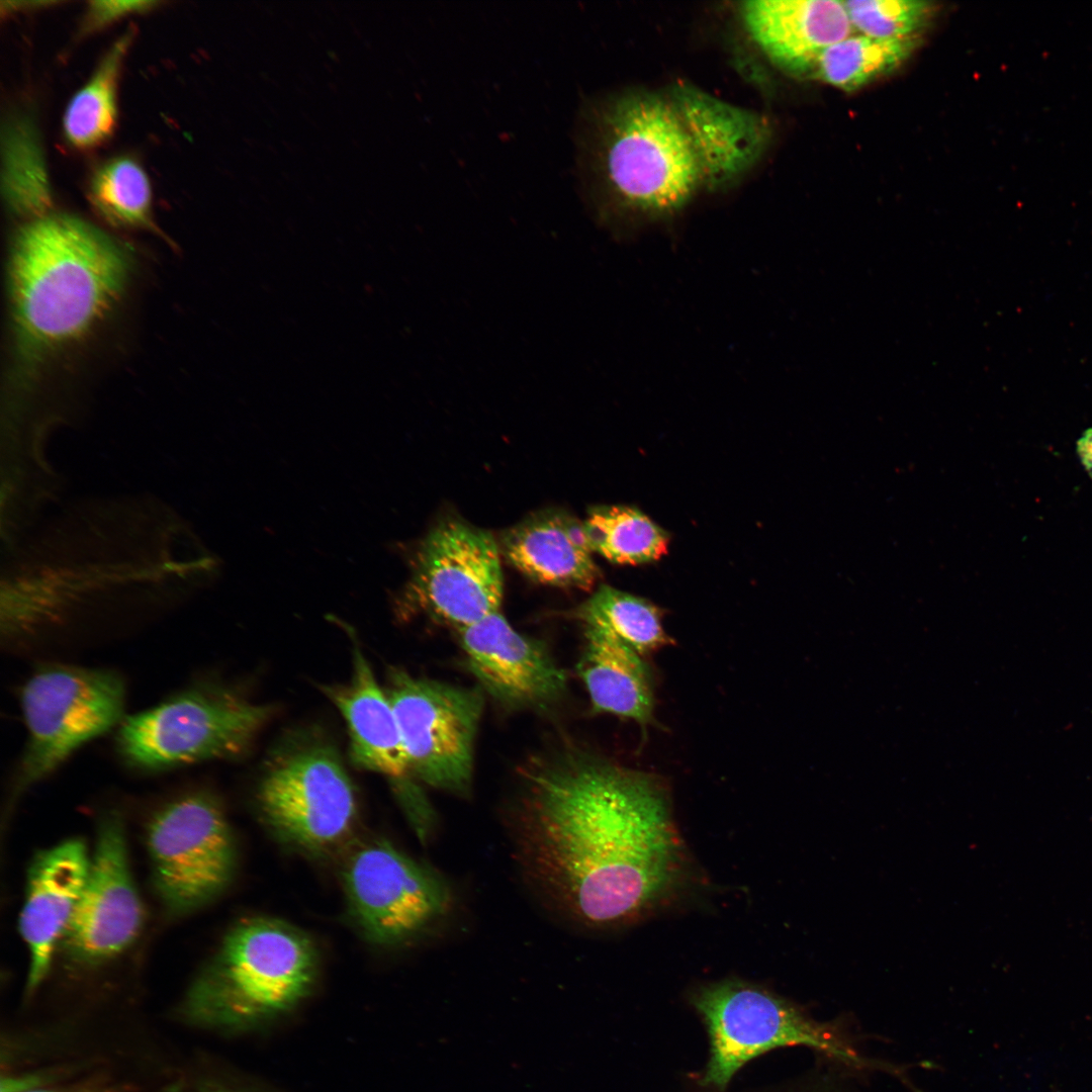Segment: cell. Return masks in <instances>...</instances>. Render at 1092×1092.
<instances>
[{
    "label": "cell",
    "instance_id": "cell-25",
    "mask_svg": "<svg viewBox=\"0 0 1092 1092\" xmlns=\"http://www.w3.org/2000/svg\"><path fill=\"white\" fill-rule=\"evenodd\" d=\"M3 189L12 210L31 219L52 206L44 161L32 126L24 121L8 125L3 143Z\"/></svg>",
    "mask_w": 1092,
    "mask_h": 1092
},
{
    "label": "cell",
    "instance_id": "cell-18",
    "mask_svg": "<svg viewBox=\"0 0 1092 1092\" xmlns=\"http://www.w3.org/2000/svg\"><path fill=\"white\" fill-rule=\"evenodd\" d=\"M352 643L349 682L323 691L347 723L352 762L393 780L404 779L410 770L391 702L354 637Z\"/></svg>",
    "mask_w": 1092,
    "mask_h": 1092
},
{
    "label": "cell",
    "instance_id": "cell-15",
    "mask_svg": "<svg viewBox=\"0 0 1092 1092\" xmlns=\"http://www.w3.org/2000/svg\"><path fill=\"white\" fill-rule=\"evenodd\" d=\"M90 864L91 854L77 838L37 852L29 864L19 916V931L29 951V993L50 970L55 948L77 910Z\"/></svg>",
    "mask_w": 1092,
    "mask_h": 1092
},
{
    "label": "cell",
    "instance_id": "cell-27",
    "mask_svg": "<svg viewBox=\"0 0 1092 1092\" xmlns=\"http://www.w3.org/2000/svg\"><path fill=\"white\" fill-rule=\"evenodd\" d=\"M843 4L854 30L878 38L916 36L934 11L930 2L920 0H848Z\"/></svg>",
    "mask_w": 1092,
    "mask_h": 1092
},
{
    "label": "cell",
    "instance_id": "cell-10",
    "mask_svg": "<svg viewBox=\"0 0 1092 1092\" xmlns=\"http://www.w3.org/2000/svg\"><path fill=\"white\" fill-rule=\"evenodd\" d=\"M401 596L405 612L422 614L458 632L499 612L500 549L486 531L445 521L422 540Z\"/></svg>",
    "mask_w": 1092,
    "mask_h": 1092
},
{
    "label": "cell",
    "instance_id": "cell-6",
    "mask_svg": "<svg viewBox=\"0 0 1092 1092\" xmlns=\"http://www.w3.org/2000/svg\"><path fill=\"white\" fill-rule=\"evenodd\" d=\"M273 714L220 688L187 690L122 721L117 745L129 764L158 770L245 752Z\"/></svg>",
    "mask_w": 1092,
    "mask_h": 1092
},
{
    "label": "cell",
    "instance_id": "cell-30",
    "mask_svg": "<svg viewBox=\"0 0 1092 1092\" xmlns=\"http://www.w3.org/2000/svg\"><path fill=\"white\" fill-rule=\"evenodd\" d=\"M1076 451L1081 464L1092 478V428L1087 429L1078 439Z\"/></svg>",
    "mask_w": 1092,
    "mask_h": 1092
},
{
    "label": "cell",
    "instance_id": "cell-16",
    "mask_svg": "<svg viewBox=\"0 0 1092 1092\" xmlns=\"http://www.w3.org/2000/svg\"><path fill=\"white\" fill-rule=\"evenodd\" d=\"M744 25L758 48L782 70L810 75L819 56L854 28L836 0H755L742 3Z\"/></svg>",
    "mask_w": 1092,
    "mask_h": 1092
},
{
    "label": "cell",
    "instance_id": "cell-24",
    "mask_svg": "<svg viewBox=\"0 0 1092 1092\" xmlns=\"http://www.w3.org/2000/svg\"><path fill=\"white\" fill-rule=\"evenodd\" d=\"M583 625L608 631L642 656L672 644L662 611L645 599L602 584L577 610Z\"/></svg>",
    "mask_w": 1092,
    "mask_h": 1092
},
{
    "label": "cell",
    "instance_id": "cell-28",
    "mask_svg": "<svg viewBox=\"0 0 1092 1092\" xmlns=\"http://www.w3.org/2000/svg\"><path fill=\"white\" fill-rule=\"evenodd\" d=\"M156 1H91L88 3L83 30L93 31L126 15L151 9Z\"/></svg>",
    "mask_w": 1092,
    "mask_h": 1092
},
{
    "label": "cell",
    "instance_id": "cell-4",
    "mask_svg": "<svg viewBox=\"0 0 1092 1092\" xmlns=\"http://www.w3.org/2000/svg\"><path fill=\"white\" fill-rule=\"evenodd\" d=\"M317 948L302 930L268 917H249L226 933L185 1000L195 1021L245 1028L278 1017L311 992Z\"/></svg>",
    "mask_w": 1092,
    "mask_h": 1092
},
{
    "label": "cell",
    "instance_id": "cell-3",
    "mask_svg": "<svg viewBox=\"0 0 1092 1092\" xmlns=\"http://www.w3.org/2000/svg\"><path fill=\"white\" fill-rule=\"evenodd\" d=\"M580 121L581 168L617 205L671 212L703 181L691 138L669 99L626 95L583 112Z\"/></svg>",
    "mask_w": 1092,
    "mask_h": 1092
},
{
    "label": "cell",
    "instance_id": "cell-29",
    "mask_svg": "<svg viewBox=\"0 0 1092 1092\" xmlns=\"http://www.w3.org/2000/svg\"><path fill=\"white\" fill-rule=\"evenodd\" d=\"M39 1083H41V1078L38 1076L3 1078L1 1092H28L35 1089Z\"/></svg>",
    "mask_w": 1092,
    "mask_h": 1092
},
{
    "label": "cell",
    "instance_id": "cell-2",
    "mask_svg": "<svg viewBox=\"0 0 1092 1092\" xmlns=\"http://www.w3.org/2000/svg\"><path fill=\"white\" fill-rule=\"evenodd\" d=\"M129 259L111 238L67 214L30 219L17 233L9 263L15 341L40 360L77 344L121 298Z\"/></svg>",
    "mask_w": 1092,
    "mask_h": 1092
},
{
    "label": "cell",
    "instance_id": "cell-11",
    "mask_svg": "<svg viewBox=\"0 0 1092 1092\" xmlns=\"http://www.w3.org/2000/svg\"><path fill=\"white\" fill-rule=\"evenodd\" d=\"M396 716L410 774L443 791L469 792L474 740L483 710L475 689L389 672L385 690Z\"/></svg>",
    "mask_w": 1092,
    "mask_h": 1092
},
{
    "label": "cell",
    "instance_id": "cell-21",
    "mask_svg": "<svg viewBox=\"0 0 1092 1092\" xmlns=\"http://www.w3.org/2000/svg\"><path fill=\"white\" fill-rule=\"evenodd\" d=\"M131 39L132 31L120 36L107 51L90 80L68 103L63 129L72 146L89 149L111 136L117 116L119 74Z\"/></svg>",
    "mask_w": 1092,
    "mask_h": 1092
},
{
    "label": "cell",
    "instance_id": "cell-20",
    "mask_svg": "<svg viewBox=\"0 0 1092 1092\" xmlns=\"http://www.w3.org/2000/svg\"><path fill=\"white\" fill-rule=\"evenodd\" d=\"M583 626L585 642L577 672L592 711L632 720L642 730L654 725L653 678L644 656L608 631Z\"/></svg>",
    "mask_w": 1092,
    "mask_h": 1092
},
{
    "label": "cell",
    "instance_id": "cell-32",
    "mask_svg": "<svg viewBox=\"0 0 1092 1092\" xmlns=\"http://www.w3.org/2000/svg\"><path fill=\"white\" fill-rule=\"evenodd\" d=\"M163 1092H178V1089H177L176 1086H172V1087L167 1088Z\"/></svg>",
    "mask_w": 1092,
    "mask_h": 1092
},
{
    "label": "cell",
    "instance_id": "cell-8",
    "mask_svg": "<svg viewBox=\"0 0 1092 1092\" xmlns=\"http://www.w3.org/2000/svg\"><path fill=\"white\" fill-rule=\"evenodd\" d=\"M257 804L278 839L310 854L338 846L357 818L353 784L337 750L321 739L274 755L260 780Z\"/></svg>",
    "mask_w": 1092,
    "mask_h": 1092
},
{
    "label": "cell",
    "instance_id": "cell-7",
    "mask_svg": "<svg viewBox=\"0 0 1092 1092\" xmlns=\"http://www.w3.org/2000/svg\"><path fill=\"white\" fill-rule=\"evenodd\" d=\"M124 697L123 681L113 671L51 665L34 672L20 695L27 741L13 796L44 779L83 744L116 725L123 713Z\"/></svg>",
    "mask_w": 1092,
    "mask_h": 1092
},
{
    "label": "cell",
    "instance_id": "cell-5",
    "mask_svg": "<svg viewBox=\"0 0 1092 1092\" xmlns=\"http://www.w3.org/2000/svg\"><path fill=\"white\" fill-rule=\"evenodd\" d=\"M709 1034L704 1086L723 1091L752 1059L784 1046H806L853 1067L873 1066L842 1034L809 1017L794 1003L752 983L729 979L692 996Z\"/></svg>",
    "mask_w": 1092,
    "mask_h": 1092
},
{
    "label": "cell",
    "instance_id": "cell-12",
    "mask_svg": "<svg viewBox=\"0 0 1092 1092\" xmlns=\"http://www.w3.org/2000/svg\"><path fill=\"white\" fill-rule=\"evenodd\" d=\"M343 885L358 927L381 945L421 934L452 906L443 877L386 840H374L352 852L343 869Z\"/></svg>",
    "mask_w": 1092,
    "mask_h": 1092
},
{
    "label": "cell",
    "instance_id": "cell-17",
    "mask_svg": "<svg viewBox=\"0 0 1092 1092\" xmlns=\"http://www.w3.org/2000/svg\"><path fill=\"white\" fill-rule=\"evenodd\" d=\"M500 552L533 581L590 589L601 576L582 522L560 510L533 514L508 529Z\"/></svg>",
    "mask_w": 1092,
    "mask_h": 1092
},
{
    "label": "cell",
    "instance_id": "cell-26",
    "mask_svg": "<svg viewBox=\"0 0 1092 1092\" xmlns=\"http://www.w3.org/2000/svg\"><path fill=\"white\" fill-rule=\"evenodd\" d=\"M89 198L109 222L127 228L152 223V190L142 166L117 157L100 166L91 178Z\"/></svg>",
    "mask_w": 1092,
    "mask_h": 1092
},
{
    "label": "cell",
    "instance_id": "cell-14",
    "mask_svg": "<svg viewBox=\"0 0 1092 1092\" xmlns=\"http://www.w3.org/2000/svg\"><path fill=\"white\" fill-rule=\"evenodd\" d=\"M470 671L512 710H546L565 694L567 676L541 642L515 630L500 612L461 630Z\"/></svg>",
    "mask_w": 1092,
    "mask_h": 1092
},
{
    "label": "cell",
    "instance_id": "cell-23",
    "mask_svg": "<svg viewBox=\"0 0 1092 1092\" xmlns=\"http://www.w3.org/2000/svg\"><path fill=\"white\" fill-rule=\"evenodd\" d=\"M582 524L592 551L612 563H649L668 550V533L633 507L593 508Z\"/></svg>",
    "mask_w": 1092,
    "mask_h": 1092
},
{
    "label": "cell",
    "instance_id": "cell-31",
    "mask_svg": "<svg viewBox=\"0 0 1092 1092\" xmlns=\"http://www.w3.org/2000/svg\"><path fill=\"white\" fill-rule=\"evenodd\" d=\"M28 1092H56V1091H44V1090L33 1089L31 1091H28ZM78 1092H80V1091H78ZM81 1092H111V1091H108V1090H86V1091H81Z\"/></svg>",
    "mask_w": 1092,
    "mask_h": 1092
},
{
    "label": "cell",
    "instance_id": "cell-1",
    "mask_svg": "<svg viewBox=\"0 0 1092 1092\" xmlns=\"http://www.w3.org/2000/svg\"><path fill=\"white\" fill-rule=\"evenodd\" d=\"M522 777L518 858L575 922L629 924L680 889L688 851L657 778L574 747L534 761Z\"/></svg>",
    "mask_w": 1092,
    "mask_h": 1092
},
{
    "label": "cell",
    "instance_id": "cell-13",
    "mask_svg": "<svg viewBox=\"0 0 1092 1092\" xmlns=\"http://www.w3.org/2000/svg\"><path fill=\"white\" fill-rule=\"evenodd\" d=\"M144 910L130 872L123 824L106 815L99 824L88 878L61 946L80 966L102 964L138 936Z\"/></svg>",
    "mask_w": 1092,
    "mask_h": 1092
},
{
    "label": "cell",
    "instance_id": "cell-22",
    "mask_svg": "<svg viewBox=\"0 0 1092 1092\" xmlns=\"http://www.w3.org/2000/svg\"><path fill=\"white\" fill-rule=\"evenodd\" d=\"M918 41V35L878 38L851 34L827 48L810 75L844 91L857 90L897 70L911 57Z\"/></svg>",
    "mask_w": 1092,
    "mask_h": 1092
},
{
    "label": "cell",
    "instance_id": "cell-19",
    "mask_svg": "<svg viewBox=\"0 0 1092 1092\" xmlns=\"http://www.w3.org/2000/svg\"><path fill=\"white\" fill-rule=\"evenodd\" d=\"M697 153L703 180L721 183L742 172L760 154L768 128L760 116L698 89L679 86L669 99Z\"/></svg>",
    "mask_w": 1092,
    "mask_h": 1092
},
{
    "label": "cell",
    "instance_id": "cell-9",
    "mask_svg": "<svg viewBox=\"0 0 1092 1092\" xmlns=\"http://www.w3.org/2000/svg\"><path fill=\"white\" fill-rule=\"evenodd\" d=\"M147 848L155 891L172 915L209 903L235 874L234 835L208 793H190L161 808L148 824Z\"/></svg>",
    "mask_w": 1092,
    "mask_h": 1092
}]
</instances>
